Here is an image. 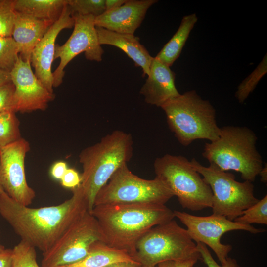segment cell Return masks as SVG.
Masks as SVG:
<instances>
[{
  "label": "cell",
  "instance_id": "obj_35",
  "mask_svg": "<svg viewBox=\"0 0 267 267\" xmlns=\"http://www.w3.org/2000/svg\"><path fill=\"white\" fill-rule=\"evenodd\" d=\"M0 267H12V249L5 248L0 251Z\"/></svg>",
  "mask_w": 267,
  "mask_h": 267
},
{
  "label": "cell",
  "instance_id": "obj_13",
  "mask_svg": "<svg viewBox=\"0 0 267 267\" xmlns=\"http://www.w3.org/2000/svg\"><path fill=\"white\" fill-rule=\"evenodd\" d=\"M30 150L29 142L22 137L0 148V185L10 198L26 206L36 196L25 174V160Z\"/></svg>",
  "mask_w": 267,
  "mask_h": 267
},
{
  "label": "cell",
  "instance_id": "obj_30",
  "mask_svg": "<svg viewBox=\"0 0 267 267\" xmlns=\"http://www.w3.org/2000/svg\"><path fill=\"white\" fill-rule=\"evenodd\" d=\"M197 248L204 263L208 267H241L237 261L228 257L223 264L219 265L213 258L207 246L200 242L196 243Z\"/></svg>",
  "mask_w": 267,
  "mask_h": 267
},
{
  "label": "cell",
  "instance_id": "obj_14",
  "mask_svg": "<svg viewBox=\"0 0 267 267\" xmlns=\"http://www.w3.org/2000/svg\"><path fill=\"white\" fill-rule=\"evenodd\" d=\"M14 85L13 111L28 113L44 110L54 98L33 72L30 62L23 61L19 56L10 72Z\"/></svg>",
  "mask_w": 267,
  "mask_h": 267
},
{
  "label": "cell",
  "instance_id": "obj_11",
  "mask_svg": "<svg viewBox=\"0 0 267 267\" xmlns=\"http://www.w3.org/2000/svg\"><path fill=\"white\" fill-rule=\"evenodd\" d=\"M173 213L175 217L186 226V230L192 240L209 247L221 264L225 262L232 249L231 245L221 242V238L224 234L233 230H244L253 234L266 231L263 228L239 223L224 216L213 214L208 216H198L177 210L173 211Z\"/></svg>",
  "mask_w": 267,
  "mask_h": 267
},
{
  "label": "cell",
  "instance_id": "obj_27",
  "mask_svg": "<svg viewBox=\"0 0 267 267\" xmlns=\"http://www.w3.org/2000/svg\"><path fill=\"white\" fill-rule=\"evenodd\" d=\"M19 55L18 46L12 37L0 36V69L10 72Z\"/></svg>",
  "mask_w": 267,
  "mask_h": 267
},
{
  "label": "cell",
  "instance_id": "obj_8",
  "mask_svg": "<svg viewBox=\"0 0 267 267\" xmlns=\"http://www.w3.org/2000/svg\"><path fill=\"white\" fill-rule=\"evenodd\" d=\"M190 163L211 189L213 214L234 221L258 201L254 195L252 182L238 181L232 173L222 171L212 164L204 166L194 158Z\"/></svg>",
  "mask_w": 267,
  "mask_h": 267
},
{
  "label": "cell",
  "instance_id": "obj_32",
  "mask_svg": "<svg viewBox=\"0 0 267 267\" xmlns=\"http://www.w3.org/2000/svg\"><path fill=\"white\" fill-rule=\"evenodd\" d=\"M60 180L63 187L73 189L81 184V176L75 169L68 168Z\"/></svg>",
  "mask_w": 267,
  "mask_h": 267
},
{
  "label": "cell",
  "instance_id": "obj_42",
  "mask_svg": "<svg viewBox=\"0 0 267 267\" xmlns=\"http://www.w3.org/2000/svg\"><path fill=\"white\" fill-rule=\"evenodd\" d=\"M139 267H146L143 266H142V265H141Z\"/></svg>",
  "mask_w": 267,
  "mask_h": 267
},
{
  "label": "cell",
  "instance_id": "obj_36",
  "mask_svg": "<svg viewBox=\"0 0 267 267\" xmlns=\"http://www.w3.org/2000/svg\"><path fill=\"white\" fill-rule=\"evenodd\" d=\"M141 264L137 261H121L110 264L103 267H139Z\"/></svg>",
  "mask_w": 267,
  "mask_h": 267
},
{
  "label": "cell",
  "instance_id": "obj_34",
  "mask_svg": "<svg viewBox=\"0 0 267 267\" xmlns=\"http://www.w3.org/2000/svg\"><path fill=\"white\" fill-rule=\"evenodd\" d=\"M67 169L66 162L61 161L56 162L52 165L51 168V175L54 179L60 180Z\"/></svg>",
  "mask_w": 267,
  "mask_h": 267
},
{
  "label": "cell",
  "instance_id": "obj_21",
  "mask_svg": "<svg viewBox=\"0 0 267 267\" xmlns=\"http://www.w3.org/2000/svg\"><path fill=\"white\" fill-rule=\"evenodd\" d=\"M197 21L198 17L195 13L183 16L176 32L155 57L171 67L179 57Z\"/></svg>",
  "mask_w": 267,
  "mask_h": 267
},
{
  "label": "cell",
  "instance_id": "obj_23",
  "mask_svg": "<svg viewBox=\"0 0 267 267\" xmlns=\"http://www.w3.org/2000/svg\"><path fill=\"white\" fill-rule=\"evenodd\" d=\"M19 125L20 122L15 112L12 111L0 112V148L22 138Z\"/></svg>",
  "mask_w": 267,
  "mask_h": 267
},
{
  "label": "cell",
  "instance_id": "obj_2",
  "mask_svg": "<svg viewBox=\"0 0 267 267\" xmlns=\"http://www.w3.org/2000/svg\"><path fill=\"white\" fill-rule=\"evenodd\" d=\"M90 213L98 222L104 243L127 251L134 259L140 238L154 226L175 218L165 205L150 203L98 205Z\"/></svg>",
  "mask_w": 267,
  "mask_h": 267
},
{
  "label": "cell",
  "instance_id": "obj_7",
  "mask_svg": "<svg viewBox=\"0 0 267 267\" xmlns=\"http://www.w3.org/2000/svg\"><path fill=\"white\" fill-rule=\"evenodd\" d=\"M201 258L187 230L174 219L154 226L137 241L134 259L146 267L168 261Z\"/></svg>",
  "mask_w": 267,
  "mask_h": 267
},
{
  "label": "cell",
  "instance_id": "obj_19",
  "mask_svg": "<svg viewBox=\"0 0 267 267\" xmlns=\"http://www.w3.org/2000/svg\"><path fill=\"white\" fill-rule=\"evenodd\" d=\"M96 29L100 45H110L120 48L134 61L135 66L141 68L144 75H148L153 57L140 44L138 37L100 27H96Z\"/></svg>",
  "mask_w": 267,
  "mask_h": 267
},
{
  "label": "cell",
  "instance_id": "obj_43",
  "mask_svg": "<svg viewBox=\"0 0 267 267\" xmlns=\"http://www.w3.org/2000/svg\"><path fill=\"white\" fill-rule=\"evenodd\" d=\"M194 267V266H192V267Z\"/></svg>",
  "mask_w": 267,
  "mask_h": 267
},
{
  "label": "cell",
  "instance_id": "obj_28",
  "mask_svg": "<svg viewBox=\"0 0 267 267\" xmlns=\"http://www.w3.org/2000/svg\"><path fill=\"white\" fill-rule=\"evenodd\" d=\"M72 14L97 17L105 11V0H67Z\"/></svg>",
  "mask_w": 267,
  "mask_h": 267
},
{
  "label": "cell",
  "instance_id": "obj_38",
  "mask_svg": "<svg viewBox=\"0 0 267 267\" xmlns=\"http://www.w3.org/2000/svg\"><path fill=\"white\" fill-rule=\"evenodd\" d=\"M11 81L10 73L0 69V86Z\"/></svg>",
  "mask_w": 267,
  "mask_h": 267
},
{
  "label": "cell",
  "instance_id": "obj_4",
  "mask_svg": "<svg viewBox=\"0 0 267 267\" xmlns=\"http://www.w3.org/2000/svg\"><path fill=\"white\" fill-rule=\"evenodd\" d=\"M257 140L256 134L247 127L224 126L216 140L205 143L202 155L220 170L235 171L244 180L253 182L263 167Z\"/></svg>",
  "mask_w": 267,
  "mask_h": 267
},
{
  "label": "cell",
  "instance_id": "obj_3",
  "mask_svg": "<svg viewBox=\"0 0 267 267\" xmlns=\"http://www.w3.org/2000/svg\"><path fill=\"white\" fill-rule=\"evenodd\" d=\"M131 134L115 130L97 143L83 149L79 155L83 172L81 186L90 213L97 194L120 167L127 164L133 156Z\"/></svg>",
  "mask_w": 267,
  "mask_h": 267
},
{
  "label": "cell",
  "instance_id": "obj_16",
  "mask_svg": "<svg viewBox=\"0 0 267 267\" xmlns=\"http://www.w3.org/2000/svg\"><path fill=\"white\" fill-rule=\"evenodd\" d=\"M157 2V0H127L122 6L95 17V25L117 33L134 35L148 9Z\"/></svg>",
  "mask_w": 267,
  "mask_h": 267
},
{
  "label": "cell",
  "instance_id": "obj_24",
  "mask_svg": "<svg viewBox=\"0 0 267 267\" xmlns=\"http://www.w3.org/2000/svg\"><path fill=\"white\" fill-rule=\"evenodd\" d=\"M267 72V56L265 54L256 68L237 87L235 96L240 103H243L253 92L261 78Z\"/></svg>",
  "mask_w": 267,
  "mask_h": 267
},
{
  "label": "cell",
  "instance_id": "obj_40",
  "mask_svg": "<svg viewBox=\"0 0 267 267\" xmlns=\"http://www.w3.org/2000/svg\"><path fill=\"white\" fill-rule=\"evenodd\" d=\"M4 193H5V191L0 185V194H3Z\"/></svg>",
  "mask_w": 267,
  "mask_h": 267
},
{
  "label": "cell",
  "instance_id": "obj_12",
  "mask_svg": "<svg viewBox=\"0 0 267 267\" xmlns=\"http://www.w3.org/2000/svg\"><path fill=\"white\" fill-rule=\"evenodd\" d=\"M74 21V29L70 37L62 45L55 44L54 60L60 59L57 68L52 72L53 88L59 86L65 75L67 64L77 55L84 52L90 61L100 62L104 51L99 44L94 24L95 17L71 15Z\"/></svg>",
  "mask_w": 267,
  "mask_h": 267
},
{
  "label": "cell",
  "instance_id": "obj_9",
  "mask_svg": "<svg viewBox=\"0 0 267 267\" xmlns=\"http://www.w3.org/2000/svg\"><path fill=\"white\" fill-rule=\"evenodd\" d=\"M173 196L159 178H142L133 174L126 164L116 170L98 191L94 206L114 204L165 205Z\"/></svg>",
  "mask_w": 267,
  "mask_h": 267
},
{
  "label": "cell",
  "instance_id": "obj_1",
  "mask_svg": "<svg viewBox=\"0 0 267 267\" xmlns=\"http://www.w3.org/2000/svg\"><path fill=\"white\" fill-rule=\"evenodd\" d=\"M88 211L87 198L80 184L71 197L51 206L31 208L17 202L5 192L0 194V214L21 240L44 253L67 228Z\"/></svg>",
  "mask_w": 267,
  "mask_h": 267
},
{
  "label": "cell",
  "instance_id": "obj_22",
  "mask_svg": "<svg viewBox=\"0 0 267 267\" xmlns=\"http://www.w3.org/2000/svg\"><path fill=\"white\" fill-rule=\"evenodd\" d=\"M67 0H14L16 11L54 23L60 17Z\"/></svg>",
  "mask_w": 267,
  "mask_h": 267
},
{
  "label": "cell",
  "instance_id": "obj_29",
  "mask_svg": "<svg viewBox=\"0 0 267 267\" xmlns=\"http://www.w3.org/2000/svg\"><path fill=\"white\" fill-rule=\"evenodd\" d=\"M15 15L14 0H0V36L12 37Z\"/></svg>",
  "mask_w": 267,
  "mask_h": 267
},
{
  "label": "cell",
  "instance_id": "obj_17",
  "mask_svg": "<svg viewBox=\"0 0 267 267\" xmlns=\"http://www.w3.org/2000/svg\"><path fill=\"white\" fill-rule=\"evenodd\" d=\"M140 93L147 103L161 107L180 94L175 85V73L170 67L153 57L148 78Z\"/></svg>",
  "mask_w": 267,
  "mask_h": 267
},
{
  "label": "cell",
  "instance_id": "obj_25",
  "mask_svg": "<svg viewBox=\"0 0 267 267\" xmlns=\"http://www.w3.org/2000/svg\"><path fill=\"white\" fill-rule=\"evenodd\" d=\"M234 221L239 223L251 225L258 223L267 225V194L255 204L244 210L242 215Z\"/></svg>",
  "mask_w": 267,
  "mask_h": 267
},
{
  "label": "cell",
  "instance_id": "obj_31",
  "mask_svg": "<svg viewBox=\"0 0 267 267\" xmlns=\"http://www.w3.org/2000/svg\"><path fill=\"white\" fill-rule=\"evenodd\" d=\"M14 91L15 87L11 81L0 86V112L13 111Z\"/></svg>",
  "mask_w": 267,
  "mask_h": 267
},
{
  "label": "cell",
  "instance_id": "obj_33",
  "mask_svg": "<svg viewBox=\"0 0 267 267\" xmlns=\"http://www.w3.org/2000/svg\"><path fill=\"white\" fill-rule=\"evenodd\" d=\"M198 261L196 259L184 261H168L158 264L156 267H191Z\"/></svg>",
  "mask_w": 267,
  "mask_h": 267
},
{
  "label": "cell",
  "instance_id": "obj_18",
  "mask_svg": "<svg viewBox=\"0 0 267 267\" xmlns=\"http://www.w3.org/2000/svg\"><path fill=\"white\" fill-rule=\"evenodd\" d=\"M53 23L16 11L12 37L23 61L30 62L35 47Z\"/></svg>",
  "mask_w": 267,
  "mask_h": 267
},
{
  "label": "cell",
  "instance_id": "obj_10",
  "mask_svg": "<svg viewBox=\"0 0 267 267\" xmlns=\"http://www.w3.org/2000/svg\"><path fill=\"white\" fill-rule=\"evenodd\" d=\"M104 240L95 218L89 211L75 221L48 251L43 253L42 267H59L84 258L93 244Z\"/></svg>",
  "mask_w": 267,
  "mask_h": 267
},
{
  "label": "cell",
  "instance_id": "obj_37",
  "mask_svg": "<svg viewBox=\"0 0 267 267\" xmlns=\"http://www.w3.org/2000/svg\"><path fill=\"white\" fill-rule=\"evenodd\" d=\"M127 0H105V11L117 8L124 4Z\"/></svg>",
  "mask_w": 267,
  "mask_h": 267
},
{
  "label": "cell",
  "instance_id": "obj_20",
  "mask_svg": "<svg viewBox=\"0 0 267 267\" xmlns=\"http://www.w3.org/2000/svg\"><path fill=\"white\" fill-rule=\"evenodd\" d=\"M121 261H136L126 250L109 247L102 241L91 246L88 254L81 260L59 267H103Z\"/></svg>",
  "mask_w": 267,
  "mask_h": 267
},
{
  "label": "cell",
  "instance_id": "obj_39",
  "mask_svg": "<svg viewBox=\"0 0 267 267\" xmlns=\"http://www.w3.org/2000/svg\"><path fill=\"white\" fill-rule=\"evenodd\" d=\"M260 176V180L263 183H266L267 181V166L266 163L264 166L263 167L262 169L259 173V175Z\"/></svg>",
  "mask_w": 267,
  "mask_h": 267
},
{
  "label": "cell",
  "instance_id": "obj_6",
  "mask_svg": "<svg viewBox=\"0 0 267 267\" xmlns=\"http://www.w3.org/2000/svg\"><path fill=\"white\" fill-rule=\"evenodd\" d=\"M154 169L155 177L178 198L183 208L197 211L211 208V189L187 158L166 154L155 159Z\"/></svg>",
  "mask_w": 267,
  "mask_h": 267
},
{
  "label": "cell",
  "instance_id": "obj_26",
  "mask_svg": "<svg viewBox=\"0 0 267 267\" xmlns=\"http://www.w3.org/2000/svg\"><path fill=\"white\" fill-rule=\"evenodd\" d=\"M12 267H40L36 260V248L21 240L12 249Z\"/></svg>",
  "mask_w": 267,
  "mask_h": 267
},
{
  "label": "cell",
  "instance_id": "obj_41",
  "mask_svg": "<svg viewBox=\"0 0 267 267\" xmlns=\"http://www.w3.org/2000/svg\"><path fill=\"white\" fill-rule=\"evenodd\" d=\"M4 247L0 243V251L4 250Z\"/></svg>",
  "mask_w": 267,
  "mask_h": 267
},
{
  "label": "cell",
  "instance_id": "obj_15",
  "mask_svg": "<svg viewBox=\"0 0 267 267\" xmlns=\"http://www.w3.org/2000/svg\"><path fill=\"white\" fill-rule=\"evenodd\" d=\"M74 25V19L67 3L59 18L50 27L32 53L30 62L34 68V73L52 93L53 79L51 66L54 60L56 39L62 30L72 28Z\"/></svg>",
  "mask_w": 267,
  "mask_h": 267
},
{
  "label": "cell",
  "instance_id": "obj_5",
  "mask_svg": "<svg viewBox=\"0 0 267 267\" xmlns=\"http://www.w3.org/2000/svg\"><path fill=\"white\" fill-rule=\"evenodd\" d=\"M161 108L178 142L187 146L197 139L216 140L221 128L211 102L191 90L169 100Z\"/></svg>",
  "mask_w": 267,
  "mask_h": 267
}]
</instances>
